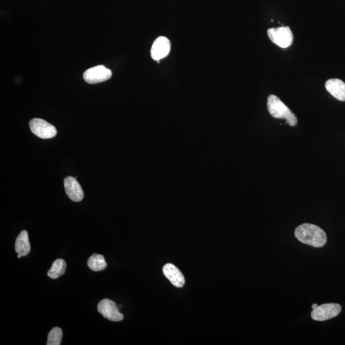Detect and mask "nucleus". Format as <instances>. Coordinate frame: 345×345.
<instances>
[{
	"instance_id": "nucleus-15",
	"label": "nucleus",
	"mask_w": 345,
	"mask_h": 345,
	"mask_svg": "<svg viewBox=\"0 0 345 345\" xmlns=\"http://www.w3.org/2000/svg\"><path fill=\"white\" fill-rule=\"evenodd\" d=\"M63 336L62 330L59 327L53 328L48 336L47 345H60Z\"/></svg>"
},
{
	"instance_id": "nucleus-5",
	"label": "nucleus",
	"mask_w": 345,
	"mask_h": 345,
	"mask_svg": "<svg viewBox=\"0 0 345 345\" xmlns=\"http://www.w3.org/2000/svg\"><path fill=\"white\" fill-rule=\"evenodd\" d=\"M30 128L33 134L42 139L53 138L57 134L55 127L40 118L31 120L30 122Z\"/></svg>"
},
{
	"instance_id": "nucleus-4",
	"label": "nucleus",
	"mask_w": 345,
	"mask_h": 345,
	"mask_svg": "<svg viewBox=\"0 0 345 345\" xmlns=\"http://www.w3.org/2000/svg\"><path fill=\"white\" fill-rule=\"evenodd\" d=\"M341 306L337 303H327L318 306L311 313V317L316 321H325L337 317L341 313Z\"/></svg>"
},
{
	"instance_id": "nucleus-12",
	"label": "nucleus",
	"mask_w": 345,
	"mask_h": 345,
	"mask_svg": "<svg viewBox=\"0 0 345 345\" xmlns=\"http://www.w3.org/2000/svg\"><path fill=\"white\" fill-rule=\"evenodd\" d=\"M31 250L29 236L27 231L23 230L17 238L15 243L16 252L25 257L29 254Z\"/></svg>"
},
{
	"instance_id": "nucleus-11",
	"label": "nucleus",
	"mask_w": 345,
	"mask_h": 345,
	"mask_svg": "<svg viewBox=\"0 0 345 345\" xmlns=\"http://www.w3.org/2000/svg\"><path fill=\"white\" fill-rule=\"evenodd\" d=\"M325 88L336 100L345 101V83L341 79H329L325 83Z\"/></svg>"
},
{
	"instance_id": "nucleus-13",
	"label": "nucleus",
	"mask_w": 345,
	"mask_h": 345,
	"mask_svg": "<svg viewBox=\"0 0 345 345\" xmlns=\"http://www.w3.org/2000/svg\"><path fill=\"white\" fill-rule=\"evenodd\" d=\"M66 268L67 264L65 260L59 258L53 262L52 266L48 271V276L53 279L59 278L64 274Z\"/></svg>"
},
{
	"instance_id": "nucleus-14",
	"label": "nucleus",
	"mask_w": 345,
	"mask_h": 345,
	"mask_svg": "<svg viewBox=\"0 0 345 345\" xmlns=\"http://www.w3.org/2000/svg\"><path fill=\"white\" fill-rule=\"evenodd\" d=\"M88 265L91 270L96 272L103 271L107 267L105 258L103 255L98 254L91 256L88 260Z\"/></svg>"
},
{
	"instance_id": "nucleus-1",
	"label": "nucleus",
	"mask_w": 345,
	"mask_h": 345,
	"mask_svg": "<svg viewBox=\"0 0 345 345\" xmlns=\"http://www.w3.org/2000/svg\"><path fill=\"white\" fill-rule=\"evenodd\" d=\"M295 236L299 242L313 247H323L327 242L325 231L313 224L304 223L296 228Z\"/></svg>"
},
{
	"instance_id": "nucleus-8",
	"label": "nucleus",
	"mask_w": 345,
	"mask_h": 345,
	"mask_svg": "<svg viewBox=\"0 0 345 345\" xmlns=\"http://www.w3.org/2000/svg\"><path fill=\"white\" fill-rule=\"evenodd\" d=\"M171 44L170 40L165 37H160L154 41L151 47V55L153 59L159 62V60L167 57L170 52Z\"/></svg>"
},
{
	"instance_id": "nucleus-16",
	"label": "nucleus",
	"mask_w": 345,
	"mask_h": 345,
	"mask_svg": "<svg viewBox=\"0 0 345 345\" xmlns=\"http://www.w3.org/2000/svg\"><path fill=\"white\" fill-rule=\"evenodd\" d=\"M318 305L317 304H313L312 306H311V308H312V310H315L316 308L318 307Z\"/></svg>"
},
{
	"instance_id": "nucleus-2",
	"label": "nucleus",
	"mask_w": 345,
	"mask_h": 345,
	"mask_svg": "<svg viewBox=\"0 0 345 345\" xmlns=\"http://www.w3.org/2000/svg\"><path fill=\"white\" fill-rule=\"evenodd\" d=\"M267 106L270 114L274 118L286 119L291 127L295 126L298 124V118L295 113L276 95L268 96Z\"/></svg>"
},
{
	"instance_id": "nucleus-3",
	"label": "nucleus",
	"mask_w": 345,
	"mask_h": 345,
	"mask_svg": "<svg viewBox=\"0 0 345 345\" xmlns=\"http://www.w3.org/2000/svg\"><path fill=\"white\" fill-rule=\"evenodd\" d=\"M267 35L272 43L283 49L290 47L293 44V34L289 26L269 28Z\"/></svg>"
},
{
	"instance_id": "nucleus-17",
	"label": "nucleus",
	"mask_w": 345,
	"mask_h": 345,
	"mask_svg": "<svg viewBox=\"0 0 345 345\" xmlns=\"http://www.w3.org/2000/svg\"><path fill=\"white\" fill-rule=\"evenodd\" d=\"M21 257H22V255H19V254H18V258H21Z\"/></svg>"
},
{
	"instance_id": "nucleus-10",
	"label": "nucleus",
	"mask_w": 345,
	"mask_h": 345,
	"mask_svg": "<svg viewBox=\"0 0 345 345\" xmlns=\"http://www.w3.org/2000/svg\"><path fill=\"white\" fill-rule=\"evenodd\" d=\"M163 274L171 283L177 288H182L185 283L184 275L172 264H167L163 267Z\"/></svg>"
},
{
	"instance_id": "nucleus-9",
	"label": "nucleus",
	"mask_w": 345,
	"mask_h": 345,
	"mask_svg": "<svg viewBox=\"0 0 345 345\" xmlns=\"http://www.w3.org/2000/svg\"><path fill=\"white\" fill-rule=\"evenodd\" d=\"M64 187L67 196L72 201L79 202L83 199V190L76 178L72 177L65 178Z\"/></svg>"
},
{
	"instance_id": "nucleus-7",
	"label": "nucleus",
	"mask_w": 345,
	"mask_h": 345,
	"mask_svg": "<svg viewBox=\"0 0 345 345\" xmlns=\"http://www.w3.org/2000/svg\"><path fill=\"white\" fill-rule=\"evenodd\" d=\"M112 76L111 70L104 66H98L84 72L83 78L89 84H97L108 80Z\"/></svg>"
},
{
	"instance_id": "nucleus-6",
	"label": "nucleus",
	"mask_w": 345,
	"mask_h": 345,
	"mask_svg": "<svg viewBox=\"0 0 345 345\" xmlns=\"http://www.w3.org/2000/svg\"><path fill=\"white\" fill-rule=\"evenodd\" d=\"M98 311L104 317L112 322H120L124 319V315L120 312L115 302L109 299H103L100 302Z\"/></svg>"
}]
</instances>
